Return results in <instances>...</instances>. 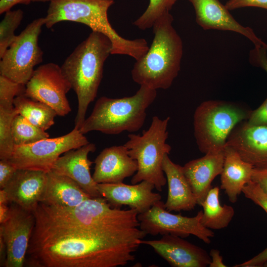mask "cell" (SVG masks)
<instances>
[{
    "label": "cell",
    "instance_id": "6da1fadb",
    "mask_svg": "<svg viewBox=\"0 0 267 267\" xmlns=\"http://www.w3.org/2000/svg\"><path fill=\"white\" fill-rule=\"evenodd\" d=\"M25 264L34 267H117L134 260L142 239L98 233L35 215Z\"/></svg>",
    "mask_w": 267,
    "mask_h": 267
},
{
    "label": "cell",
    "instance_id": "7a4b0ae2",
    "mask_svg": "<svg viewBox=\"0 0 267 267\" xmlns=\"http://www.w3.org/2000/svg\"><path fill=\"white\" fill-rule=\"evenodd\" d=\"M112 44L101 33L92 31L64 61L61 69L78 99L75 127L80 129L89 104L96 97L103 77V66L111 54Z\"/></svg>",
    "mask_w": 267,
    "mask_h": 267
},
{
    "label": "cell",
    "instance_id": "3957f363",
    "mask_svg": "<svg viewBox=\"0 0 267 267\" xmlns=\"http://www.w3.org/2000/svg\"><path fill=\"white\" fill-rule=\"evenodd\" d=\"M173 21L169 12L154 23L152 42L144 56L136 61L131 71L133 81L140 86L155 90L167 89L178 76L183 44L173 26Z\"/></svg>",
    "mask_w": 267,
    "mask_h": 267
},
{
    "label": "cell",
    "instance_id": "277c9868",
    "mask_svg": "<svg viewBox=\"0 0 267 267\" xmlns=\"http://www.w3.org/2000/svg\"><path fill=\"white\" fill-rule=\"evenodd\" d=\"M43 213L52 221L96 232L142 239L146 235L139 228L135 209L113 207L103 197L90 198L73 207L44 205Z\"/></svg>",
    "mask_w": 267,
    "mask_h": 267
},
{
    "label": "cell",
    "instance_id": "5b68a950",
    "mask_svg": "<svg viewBox=\"0 0 267 267\" xmlns=\"http://www.w3.org/2000/svg\"><path fill=\"white\" fill-rule=\"evenodd\" d=\"M114 3V0H53L44 17V25L50 28L57 23L67 21L84 24L92 31L109 38L112 44L111 54L126 55L138 60L149 46L144 39H125L112 27L107 12Z\"/></svg>",
    "mask_w": 267,
    "mask_h": 267
},
{
    "label": "cell",
    "instance_id": "8992f818",
    "mask_svg": "<svg viewBox=\"0 0 267 267\" xmlns=\"http://www.w3.org/2000/svg\"><path fill=\"white\" fill-rule=\"evenodd\" d=\"M157 94V90L141 85L131 96L100 97L79 130L83 134L91 131L108 134H118L124 131L136 132L143 126L146 110Z\"/></svg>",
    "mask_w": 267,
    "mask_h": 267
},
{
    "label": "cell",
    "instance_id": "52a82bcc",
    "mask_svg": "<svg viewBox=\"0 0 267 267\" xmlns=\"http://www.w3.org/2000/svg\"><path fill=\"white\" fill-rule=\"evenodd\" d=\"M170 118L161 119L157 116L152 118L149 128L142 134H129V140L124 144L129 155L137 163L138 169L131 179L132 184L145 180L152 183L159 191L167 181L163 170V160L169 154L172 148L166 143L167 128Z\"/></svg>",
    "mask_w": 267,
    "mask_h": 267
},
{
    "label": "cell",
    "instance_id": "ba28073f",
    "mask_svg": "<svg viewBox=\"0 0 267 267\" xmlns=\"http://www.w3.org/2000/svg\"><path fill=\"white\" fill-rule=\"evenodd\" d=\"M251 111L225 101L202 102L193 115L194 135L199 150L205 154L223 150L231 131L248 119Z\"/></svg>",
    "mask_w": 267,
    "mask_h": 267
},
{
    "label": "cell",
    "instance_id": "9c48e42d",
    "mask_svg": "<svg viewBox=\"0 0 267 267\" xmlns=\"http://www.w3.org/2000/svg\"><path fill=\"white\" fill-rule=\"evenodd\" d=\"M44 24V17L36 19L17 36L0 58V75L26 85L33 74L35 66L43 61V52L38 41Z\"/></svg>",
    "mask_w": 267,
    "mask_h": 267
},
{
    "label": "cell",
    "instance_id": "30bf717a",
    "mask_svg": "<svg viewBox=\"0 0 267 267\" xmlns=\"http://www.w3.org/2000/svg\"><path fill=\"white\" fill-rule=\"evenodd\" d=\"M89 143L79 129L74 127L68 134L47 138L35 143L15 145L8 159L17 169L50 171L58 158L66 152Z\"/></svg>",
    "mask_w": 267,
    "mask_h": 267
},
{
    "label": "cell",
    "instance_id": "8fae6325",
    "mask_svg": "<svg viewBox=\"0 0 267 267\" xmlns=\"http://www.w3.org/2000/svg\"><path fill=\"white\" fill-rule=\"evenodd\" d=\"M202 214L201 210L193 217L174 214L167 210L164 203L160 200L146 212L138 214L137 219L140 229L146 235L171 234L183 238L192 235L209 244L214 232L202 224Z\"/></svg>",
    "mask_w": 267,
    "mask_h": 267
},
{
    "label": "cell",
    "instance_id": "7c38bea8",
    "mask_svg": "<svg viewBox=\"0 0 267 267\" xmlns=\"http://www.w3.org/2000/svg\"><path fill=\"white\" fill-rule=\"evenodd\" d=\"M25 86L26 97L46 104L57 115L64 116L71 112L66 94L72 87L58 65L48 63L39 66Z\"/></svg>",
    "mask_w": 267,
    "mask_h": 267
},
{
    "label": "cell",
    "instance_id": "4fadbf2b",
    "mask_svg": "<svg viewBox=\"0 0 267 267\" xmlns=\"http://www.w3.org/2000/svg\"><path fill=\"white\" fill-rule=\"evenodd\" d=\"M10 204L7 219L0 223V237L5 243L7 251L5 267H22L36 218L33 212L14 203Z\"/></svg>",
    "mask_w": 267,
    "mask_h": 267
},
{
    "label": "cell",
    "instance_id": "5bb4252c",
    "mask_svg": "<svg viewBox=\"0 0 267 267\" xmlns=\"http://www.w3.org/2000/svg\"><path fill=\"white\" fill-rule=\"evenodd\" d=\"M225 146L235 150L255 168H267V126L237 124L229 134Z\"/></svg>",
    "mask_w": 267,
    "mask_h": 267
},
{
    "label": "cell",
    "instance_id": "9a60e30c",
    "mask_svg": "<svg viewBox=\"0 0 267 267\" xmlns=\"http://www.w3.org/2000/svg\"><path fill=\"white\" fill-rule=\"evenodd\" d=\"M172 267H206L211 259L203 248L180 237L166 234L158 240H141Z\"/></svg>",
    "mask_w": 267,
    "mask_h": 267
},
{
    "label": "cell",
    "instance_id": "2e32d148",
    "mask_svg": "<svg viewBox=\"0 0 267 267\" xmlns=\"http://www.w3.org/2000/svg\"><path fill=\"white\" fill-rule=\"evenodd\" d=\"M97 187L101 196L112 207L128 206L139 214L148 211L162 198L159 193L153 192L154 185L145 180L132 185L123 182L97 183Z\"/></svg>",
    "mask_w": 267,
    "mask_h": 267
},
{
    "label": "cell",
    "instance_id": "e0dca14e",
    "mask_svg": "<svg viewBox=\"0 0 267 267\" xmlns=\"http://www.w3.org/2000/svg\"><path fill=\"white\" fill-rule=\"evenodd\" d=\"M188 0L194 7L196 23L204 30L234 32L248 39L254 46L262 44L263 41L256 35L253 29L237 21L219 0Z\"/></svg>",
    "mask_w": 267,
    "mask_h": 267
},
{
    "label": "cell",
    "instance_id": "ac0fdd59",
    "mask_svg": "<svg viewBox=\"0 0 267 267\" xmlns=\"http://www.w3.org/2000/svg\"><path fill=\"white\" fill-rule=\"evenodd\" d=\"M47 181V173L37 170L17 169L3 188L10 203L33 212L43 202Z\"/></svg>",
    "mask_w": 267,
    "mask_h": 267
},
{
    "label": "cell",
    "instance_id": "d6986e66",
    "mask_svg": "<svg viewBox=\"0 0 267 267\" xmlns=\"http://www.w3.org/2000/svg\"><path fill=\"white\" fill-rule=\"evenodd\" d=\"M95 150V145L89 142L68 151L58 158L51 171L71 178L91 197H102L90 172L94 162L88 158L89 154Z\"/></svg>",
    "mask_w": 267,
    "mask_h": 267
},
{
    "label": "cell",
    "instance_id": "ffe728a7",
    "mask_svg": "<svg viewBox=\"0 0 267 267\" xmlns=\"http://www.w3.org/2000/svg\"><path fill=\"white\" fill-rule=\"evenodd\" d=\"M94 163L92 176L97 183L123 182L126 178L134 176L138 169L136 161L129 155L124 145L105 148Z\"/></svg>",
    "mask_w": 267,
    "mask_h": 267
},
{
    "label": "cell",
    "instance_id": "44dd1931",
    "mask_svg": "<svg viewBox=\"0 0 267 267\" xmlns=\"http://www.w3.org/2000/svg\"><path fill=\"white\" fill-rule=\"evenodd\" d=\"M224 150L207 153L204 156L191 160L182 166L184 175L199 206L212 188L213 180L222 173Z\"/></svg>",
    "mask_w": 267,
    "mask_h": 267
},
{
    "label": "cell",
    "instance_id": "7402d4cb",
    "mask_svg": "<svg viewBox=\"0 0 267 267\" xmlns=\"http://www.w3.org/2000/svg\"><path fill=\"white\" fill-rule=\"evenodd\" d=\"M163 170L168 185L167 199L164 203L166 209L170 212L193 210L197 203L182 166L173 162L169 154H166Z\"/></svg>",
    "mask_w": 267,
    "mask_h": 267
},
{
    "label": "cell",
    "instance_id": "603a6c76",
    "mask_svg": "<svg viewBox=\"0 0 267 267\" xmlns=\"http://www.w3.org/2000/svg\"><path fill=\"white\" fill-rule=\"evenodd\" d=\"M223 168L221 174V188L230 202L234 203L246 184L252 180L254 167L245 161L232 148L225 146Z\"/></svg>",
    "mask_w": 267,
    "mask_h": 267
},
{
    "label": "cell",
    "instance_id": "cb8c5ba5",
    "mask_svg": "<svg viewBox=\"0 0 267 267\" xmlns=\"http://www.w3.org/2000/svg\"><path fill=\"white\" fill-rule=\"evenodd\" d=\"M47 181L43 202L56 207H73L91 198L71 178L52 171L47 173Z\"/></svg>",
    "mask_w": 267,
    "mask_h": 267
},
{
    "label": "cell",
    "instance_id": "d4e9b609",
    "mask_svg": "<svg viewBox=\"0 0 267 267\" xmlns=\"http://www.w3.org/2000/svg\"><path fill=\"white\" fill-rule=\"evenodd\" d=\"M219 192L218 186L212 187L200 205L203 209L201 222L204 227L211 230L227 227L234 215L232 206L220 204Z\"/></svg>",
    "mask_w": 267,
    "mask_h": 267
},
{
    "label": "cell",
    "instance_id": "484cf974",
    "mask_svg": "<svg viewBox=\"0 0 267 267\" xmlns=\"http://www.w3.org/2000/svg\"><path fill=\"white\" fill-rule=\"evenodd\" d=\"M13 104L19 114L45 131L54 124V118L57 114L54 109L44 103L33 100L23 94L15 98Z\"/></svg>",
    "mask_w": 267,
    "mask_h": 267
},
{
    "label": "cell",
    "instance_id": "4316f807",
    "mask_svg": "<svg viewBox=\"0 0 267 267\" xmlns=\"http://www.w3.org/2000/svg\"><path fill=\"white\" fill-rule=\"evenodd\" d=\"M11 130L15 145L30 144L49 137L45 131L32 124L20 114L14 118Z\"/></svg>",
    "mask_w": 267,
    "mask_h": 267
},
{
    "label": "cell",
    "instance_id": "83f0119b",
    "mask_svg": "<svg viewBox=\"0 0 267 267\" xmlns=\"http://www.w3.org/2000/svg\"><path fill=\"white\" fill-rule=\"evenodd\" d=\"M0 23V57L15 40V31L20 25L23 18L22 10H8Z\"/></svg>",
    "mask_w": 267,
    "mask_h": 267
},
{
    "label": "cell",
    "instance_id": "f1b7e54d",
    "mask_svg": "<svg viewBox=\"0 0 267 267\" xmlns=\"http://www.w3.org/2000/svg\"><path fill=\"white\" fill-rule=\"evenodd\" d=\"M178 0H150L143 14L133 24L141 30L152 28L154 23L164 15L169 13Z\"/></svg>",
    "mask_w": 267,
    "mask_h": 267
},
{
    "label": "cell",
    "instance_id": "f546056e",
    "mask_svg": "<svg viewBox=\"0 0 267 267\" xmlns=\"http://www.w3.org/2000/svg\"><path fill=\"white\" fill-rule=\"evenodd\" d=\"M17 114L19 113L15 108L11 112L0 109V159L8 160L13 153L15 145L11 125L14 118Z\"/></svg>",
    "mask_w": 267,
    "mask_h": 267
},
{
    "label": "cell",
    "instance_id": "4dcf8cb0",
    "mask_svg": "<svg viewBox=\"0 0 267 267\" xmlns=\"http://www.w3.org/2000/svg\"><path fill=\"white\" fill-rule=\"evenodd\" d=\"M25 88V85L0 75V109L7 112L13 111L15 98L24 94Z\"/></svg>",
    "mask_w": 267,
    "mask_h": 267
},
{
    "label": "cell",
    "instance_id": "1f68e13d",
    "mask_svg": "<svg viewBox=\"0 0 267 267\" xmlns=\"http://www.w3.org/2000/svg\"><path fill=\"white\" fill-rule=\"evenodd\" d=\"M242 193L248 199L258 205L267 214V193L256 182L251 180L242 190Z\"/></svg>",
    "mask_w": 267,
    "mask_h": 267
},
{
    "label": "cell",
    "instance_id": "d6a6232c",
    "mask_svg": "<svg viewBox=\"0 0 267 267\" xmlns=\"http://www.w3.org/2000/svg\"><path fill=\"white\" fill-rule=\"evenodd\" d=\"M266 43L255 46L249 53V62L254 66L260 67L267 73V48Z\"/></svg>",
    "mask_w": 267,
    "mask_h": 267
},
{
    "label": "cell",
    "instance_id": "836d02e7",
    "mask_svg": "<svg viewBox=\"0 0 267 267\" xmlns=\"http://www.w3.org/2000/svg\"><path fill=\"white\" fill-rule=\"evenodd\" d=\"M247 121L251 125L267 126V97L257 109L251 111Z\"/></svg>",
    "mask_w": 267,
    "mask_h": 267
},
{
    "label": "cell",
    "instance_id": "e575fe53",
    "mask_svg": "<svg viewBox=\"0 0 267 267\" xmlns=\"http://www.w3.org/2000/svg\"><path fill=\"white\" fill-rule=\"evenodd\" d=\"M17 169L7 159L0 160V189H3Z\"/></svg>",
    "mask_w": 267,
    "mask_h": 267
},
{
    "label": "cell",
    "instance_id": "d590c367",
    "mask_svg": "<svg viewBox=\"0 0 267 267\" xmlns=\"http://www.w3.org/2000/svg\"><path fill=\"white\" fill-rule=\"evenodd\" d=\"M225 6L228 10L245 7H257L267 9V0H229Z\"/></svg>",
    "mask_w": 267,
    "mask_h": 267
},
{
    "label": "cell",
    "instance_id": "8d00e7d4",
    "mask_svg": "<svg viewBox=\"0 0 267 267\" xmlns=\"http://www.w3.org/2000/svg\"><path fill=\"white\" fill-rule=\"evenodd\" d=\"M267 262V247L262 252L251 259L240 264L234 266V267H263V264Z\"/></svg>",
    "mask_w": 267,
    "mask_h": 267
},
{
    "label": "cell",
    "instance_id": "74e56055",
    "mask_svg": "<svg viewBox=\"0 0 267 267\" xmlns=\"http://www.w3.org/2000/svg\"><path fill=\"white\" fill-rule=\"evenodd\" d=\"M252 180L257 182L267 193V168H255Z\"/></svg>",
    "mask_w": 267,
    "mask_h": 267
},
{
    "label": "cell",
    "instance_id": "f35d334b",
    "mask_svg": "<svg viewBox=\"0 0 267 267\" xmlns=\"http://www.w3.org/2000/svg\"><path fill=\"white\" fill-rule=\"evenodd\" d=\"M33 0H0V14H2L17 4L28 5Z\"/></svg>",
    "mask_w": 267,
    "mask_h": 267
},
{
    "label": "cell",
    "instance_id": "ab89813d",
    "mask_svg": "<svg viewBox=\"0 0 267 267\" xmlns=\"http://www.w3.org/2000/svg\"><path fill=\"white\" fill-rule=\"evenodd\" d=\"M209 255L211 257V262L209 265L210 267H226V266L223 263L222 257L220 255V251L218 249H212Z\"/></svg>",
    "mask_w": 267,
    "mask_h": 267
},
{
    "label": "cell",
    "instance_id": "60d3db41",
    "mask_svg": "<svg viewBox=\"0 0 267 267\" xmlns=\"http://www.w3.org/2000/svg\"><path fill=\"white\" fill-rule=\"evenodd\" d=\"M7 257V251L5 243L0 237V267H5Z\"/></svg>",
    "mask_w": 267,
    "mask_h": 267
},
{
    "label": "cell",
    "instance_id": "b9f144b4",
    "mask_svg": "<svg viewBox=\"0 0 267 267\" xmlns=\"http://www.w3.org/2000/svg\"><path fill=\"white\" fill-rule=\"evenodd\" d=\"M9 213V206H8V204H0V223L6 221Z\"/></svg>",
    "mask_w": 267,
    "mask_h": 267
},
{
    "label": "cell",
    "instance_id": "7bdbcfd3",
    "mask_svg": "<svg viewBox=\"0 0 267 267\" xmlns=\"http://www.w3.org/2000/svg\"><path fill=\"white\" fill-rule=\"evenodd\" d=\"M8 203H10V202L7 192L4 189H0V204H8Z\"/></svg>",
    "mask_w": 267,
    "mask_h": 267
},
{
    "label": "cell",
    "instance_id": "ee69618b",
    "mask_svg": "<svg viewBox=\"0 0 267 267\" xmlns=\"http://www.w3.org/2000/svg\"><path fill=\"white\" fill-rule=\"evenodd\" d=\"M52 0H33L32 2H47V1L50 2Z\"/></svg>",
    "mask_w": 267,
    "mask_h": 267
},
{
    "label": "cell",
    "instance_id": "f6af8a7d",
    "mask_svg": "<svg viewBox=\"0 0 267 267\" xmlns=\"http://www.w3.org/2000/svg\"><path fill=\"white\" fill-rule=\"evenodd\" d=\"M263 267H267V262H265L264 264Z\"/></svg>",
    "mask_w": 267,
    "mask_h": 267
},
{
    "label": "cell",
    "instance_id": "bcb514c9",
    "mask_svg": "<svg viewBox=\"0 0 267 267\" xmlns=\"http://www.w3.org/2000/svg\"><path fill=\"white\" fill-rule=\"evenodd\" d=\"M265 46L267 48V44H265Z\"/></svg>",
    "mask_w": 267,
    "mask_h": 267
}]
</instances>
